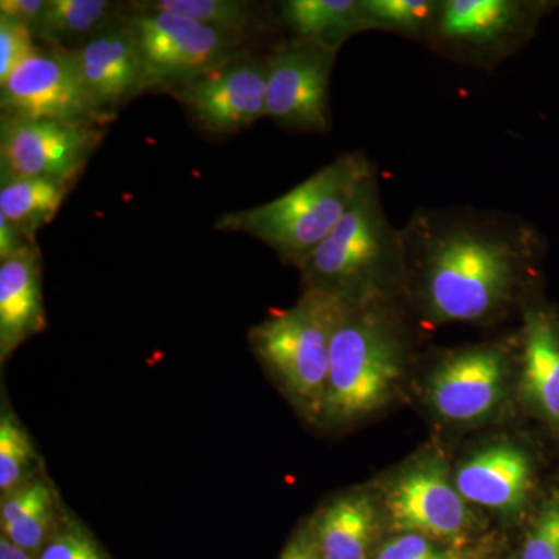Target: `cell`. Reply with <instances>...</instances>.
<instances>
[{
    "mask_svg": "<svg viewBox=\"0 0 559 559\" xmlns=\"http://www.w3.org/2000/svg\"><path fill=\"white\" fill-rule=\"evenodd\" d=\"M401 237L404 286L432 323L499 318L535 280L547 245L528 221L473 207L419 209Z\"/></svg>",
    "mask_w": 559,
    "mask_h": 559,
    "instance_id": "1",
    "label": "cell"
},
{
    "mask_svg": "<svg viewBox=\"0 0 559 559\" xmlns=\"http://www.w3.org/2000/svg\"><path fill=\"white\" fill-rule=\"evenodd\" d=\"M406 364V337L393 299L341 300L330 342L320 423L340 426L380 409Z\"/></svg>",
    "mask_w": 559,
    "mask_h": 559,
    "instance_id": "2",
    "label": "cell"
},
{
    "mask_svg": "<svg viewBox=\"0 0 559 559\" xmlns=\"http://www.w3.org/2000/svg\"><path fill=\"white\" fill-rule=\"evenodd\" d=\"M297 270L305 289L344 301L393 299L403 288V237L382 205L378 173Z\"/></svg>",
    "mask_w": 559,
    "mask_h": 559,
    "instance_id": "3",
    "label": "cell"
},
{
    "mask_svg": "<svg viewBox=\"0 0 559 559\" xmlns=\"http://www.w3.org/2000/svg\"><path fill=\"white\" fill-rule=\"evenodd\" d=\"M377 173L366 153L341 154L282 197L221 216L216 229L249 235L299 267L340 224L364 183Z\"/></svg>",
    "mask_w": 559,
    "mask_h": 559,
    "instance_id": "4",
    "label": "cell"
},
{
    "mask_svg": "<svg viewBox=\"0 0 559 559\" xmlns=\"http://www.w3.org/2000/svg\"><path fill=\"white\" fill-rule=\"evenodd\" d=\"M340 305L336 297L304 289L294 307L271 311L249 330L253 355L308 421L322 418Z\"/></svg>",
    "mask_w": 559,
    "mask_h": 559,
    "instance_id": "5",
    "label": "cell"
},
{
    "mask_svg": "<svg viewBox=\"0 0 559 559\" xmlns=\"http://www.w3.org/2000/svg\"><path fill=\"white\" fill-rule=\"evenodd\" d=\"M557 9V0H444L428 44L451 60L495 69Z\"/></svg>",
    "mask_w": 559,
    "mask_h": 559,
    "instance_id": "6",
    "label": "cell"
},
{
    "mask_svg": "<svg viewBox=\"0 0 559 559\" xmlns=\"http://www.w3.org/2000/svg\"><path fill=\"white\" fill-rule=\"evenodd\" d=\"M135 9L139 13L127 22L142 61L146 91L176 90L242 53L238 36L178 14Z\"/></svg>",
    "mask_w": 559,
    "mask_h": 559,
    "instance_id": "7",
    "label": "cell"
},
{
    "mask_svg": "<svg viewBox=\"0 0 559 559\" xmlns=\"http://www.w3.org/2000/svg\"><path fill=\"white\" fill-rule=\"evenodd\" d=\"M94 124L2 114L0 173L75 183L106 132Z\"/></svg>",
    "mask_w": 559,
    "mask_h": 559,
    "instance_id": "8",
    "label": "cell"
},
{
    "mask_svg": "<svg viewBox=\"0 0 559 559\" xmlns=\"http://www.w3.org/2000/svg\"><path fill=\"white\" fill-rule=\"evenodd\" d=\"M337 51L310 40L280 43L266 57V117L283 130H330V86Z\"/></svg>",
    "mask_w": 559,
    "mask_h": 559,
    "instance_id": "9",
    "label": "cell"
},
{
    "mask_svg": "<svg viewBox=\"0 0 559 559\" xmlns=\"http://www.w3.org/2000/svg\"><path fill=\"white\" fill-rule=\"evenodd\" d=\"M2 114L106 127L92 105L68 50L39 47L0 84Z\"/></svg>",
    "mask_w": 559,
    "mask_h": 559,
    "instance_id": "10",
    "label": "cell"
},
{
    "mask_svg": "<svg viewBox=\"0 0 559 559\" xmlns=\"http://www.w3.org/2000/svg\"><path fill=\"white\" fill-rule=\"evenodd\" d=\"M266 57L242 53L170 91L202 130L231 134L266 117Z\"/></svg>",
    "mask_w": 559,
    "mask_h": 559,
    "instance_id": "11",
    "label": "cell"
},
{
    "mask_svg": "<svg viewBox=\"0 0 559 559\" xmlns=\"http://www.w3.org/2000/svg\"><path fill=\"white\" fill-rule=\"evenodd\" d=\"M447 466L425 460L404 471L389 489L385 511L390 527L400 535L425 536L437 543H452L466 535L471 511Z\"/></svg>",
    "mask_w": 559,
    "mask_h": 559,
    "instance_id": "12",
    "label": "cell"
},
{
    "mask_svg": "<svg viewBox=\"0 0 559 559\" xmlns=\"http://www.w3.org/2000/svg\"><path fill=\"white\" fill-rule=\"evenodd\" d=\"M510 373V353L502 345L459 349L432 370L426 396L448 421H481L502 403Z\"/></svg>",
    "mask_w": 559,
    "mask_h": 559,
    "instance_id": "13",
    "label": "cell"
},
{
    "mask_svg": "<svg viewBox=\"0 0 559 559\" xmlns=\"http://www.w3.org/2000/svg\"><path fill=\"white\" fill-rule=\"evenodd\" d=\"M92 105L112 120L117 109L145 92L142 61L127 20L68 50Z\"/></svg>",
    "mask_w": 559,
    "mask_h": 559,
    "instance_id": "14",
    "label": "cell"
},
{
    "mask_svg": "<svg viewBox=\"0 0 559 559\" xmlns=\"http://www.w3.org/2000/svg\"><path fill=\"white\" fill-rule=\"evenodd\" d=\"M535 468L528 452L511 443L491 444L465 460L454 484L466 502L502 514L522 510L532 492Z\"/></svg>",
    "mask_w": 559,
    "mask_h": 559,
    "instance_id": "15",
    "label": "cell"
},
{
    "mask_svg": "<svg viewBox=\"0 0 559 559\" xmlns=\"http://www.w3.org/2000/svg\"><path fill=\"white\" fill-rule=\"evenodd\" d=\"M522 319V400L559 433V316L540 301H528Z\"/></svg>",
    "mask_w": 559,
    "mask_h": 559,
    "instance_id": "16",
    "label": "cell"
},
{
    "mask_svg": "<svg viewBox=\"0 0 559 559\" xmlns=\"http://www.w3.org/2000/svg\"><path fill=\"white\" fill-rule=\"evenodd\" d=\"M46 329L43 260L32 245L0 261V364Z\"/></svg>",
    "mask_w": 559,
    "mask_h": 559,
    "instance_id": "17",
    "label": "cell"
},
{
    "mask_svg": "<svg viewBox=\"0 0 559 559\" xmlns=\"http://www.w3.org/2000/svg\"><path fill=\"white\" fill-rule=\"evenodd\" d=\"M323 559H370L380 533V510L367 491L331 500L308 522Z\"/></svg>",
    "mask_w": 559,
    "mask_h": 559,
    "instance_id": "18",
    "label": "cell"
},
{
    "mask_svg": "<svg viewBox=\"0 0 559 559\" xmlns=\"http://www.w3.org/2000/svg\"><path fill=\"white\" fill-rule=\"evenodd\" d=\"M278 21L293 33V39L334 51L367 32L360 0H286L278 5Z\"/></svg>",
    "mask_w": 559,
    "mask_h": 559,
    "instance_id": "19",
    "label": "cell"
},
{
    "mask_svg": "<svg viewBox=\"0 0 559 559\" xmlns=\"http://www.w3.org/2000/svg\"><path fill=\"white\" fill-rule=\"evenodd\" d=\"M70 190L72 183L61 180L0 173V215L35 240L36 234L57 218Z\"/></svg>",
    "mask_w": 559,
    "mask_h": 559,
    "instance_id": "20",
    "label": "cell"
},
{
    "mask_svg": "<svg viewBox=\"0 0 559 559\" xmlns=\"http://www.w3.org/2000/svg\"><path fill=\"white\" fill-rule=\"evenodd\" d=\"M119 11L109 0H49L35 35L47 47L73 50L121 21Z\"/></svg>",
    "mask_w": 559,
    "mask_h": 559,
    "instance_id": "21",
    "label": "cell"
},
{
    "mask_svg": "<svg viewBox=\"0 0 559 559\" xmlns=\"http://www.w3.org/2000/svg\"><path fill=\"white\" fill-rule=\"evenodd\" d=\"M46 471L28 430L11 407L2 388L0 401V498Z\"/></svg>",
    "mask_w": 559,
    "mask_h": 559,
    "instance_id": "22",
    "label": "cell"
},
{
    "mask_svg": "<svg viewBox=\"0 0 559 559\" xmlns=\"http://www.w3.org/2000/svg\"><path fill=\"white\" fill-rule=\"evenodd\" d=\"M367 32H389L428 43L441 2L437 0H360Z\"/></svg>",
    "mask_w": 559,
    "mask_h": 559,
    "instance_id": "23",
    "label": "cell"
},
{
    "mask_svg": "<svg viewBox=\"0 0 559 559\" xmlns=\"http://www.w3.org/2000/svg\"><path fill=\"white\" fill-rule=\"evenodd\" d=\"M142 7L189 17L191 21L241 39L246 33L255 31L259 24L253 3L242 0H153L142 3Z\"/></svg>",
    "mask_w": 559,
    "mask_h": 559,
    "instance_id": "24",
    "label": "cell"
},
{
    "mask_svg": "<svg viewBox=\"0 0 559 559\" xmlns=\"http://www.w3.org/2000/svg\"><path fill=\"white\" fill-rule=\"evenodd\" d=\"M36 559H112L97 536L72 510L66 509L60 524Z\"/></svg>",
    "mask_w": 559,
    "mask_h": 559,
    "instance_id": "25",
    "label": "cell"
},
{
    "mask_svg": "<svg viewBox=\"0 0 559 559\" xmlns=\"http://www.w3.org/2000/svg\"><path fill=\"white\" fill-rule=\"evenodd\" d=\"M62 499L47 471L0 498V528L58 506Z\"/></svg>",
    "mask_w": 559,
    "mask_h": 559,
    "instance_id": "26",
    "label": "cell"
},
{
    "mask_svg": "<svg viewBox=\"0 0 559 559\" xmlns=\"http://www.w3.org/2000/svg\"><path fill=\"white\" fill-rule=\"evenodd\" d=\"M520 559H559V491L544 500L535 514Z\"/></svg>",
    "mask_w": 559,
    "mask_h": 559,
    "instance_id": "27",
    "label": "cell"
},
{
    "mask_svg": "<svg viewBox=\"0 0 559 559\" xmlns=\"http://www.w3.org/2000/svg\"><path fill=\"white\" fill-rule=\"evenodd\" d=\"M36 39L35 32L27 25L0 16V84L39 49Z\"/></svg>",
    "mask_w": 559,
    "mask_h": 559,
    "instance_id": "28",
    "label": "cell"
},
{
    "mask_svg": "<svg viewBox=\"0 0 559 559\" xmlns=\"http://www.w3.org/2000/svg\"><path fill=\"white\" fill-rule=\"evenodd\" d=\"M374 559H463L451 547L443 546L437 540L425 538V536L404 535L395 536L388 540L381 550H378Z\"/></svg>",
    "mask_w": 559,
    "mask_h": 559,
    "instance_id": "29",
    "label": "cell"
},
{
    "mask_svg": "<svg viewBox=\"0 0 559 559\" xmlns=\"http://www.w3.org/2000/svg\"><path fill=\"white\" fill-rule=\"evenodd\" d=\"M49 0H2L0 2V16L27 25L36 32Z\"/></svg>",
    "mask_w": 559,
    "mask_h": 559,
    "instance_id": "30",
    "label": "cell"
},
{
    "mask_svg": "<svg viewBox=\"0 0 559 559\" xmlns=\"http://www.w3.org/2000/svg\"><path fill=\"white\" fill-rule=\"evenodd\" d=\"M36 245L35 240L22 234L20 229L0 215V261L9 259L27 246Z\"/></svg>",
    "mask_w": 559,
    "mask_h": 559,
    "instance_id": "31",
    "label": "cell"
},
{
    "mask_svg": "<svg viewBox=\"0 0 559 559\" xmlns=\"http://www.w3.org/2000/svg\"><path fill=\"white\" fill-rule=\"evenodd\" d=\"M280 559H323L316 547L308 524L293 536Z\"/></svg>",
    "mask_w": 559,
    "mask_h": 559,
    "instance_id": "32",
    "label": "cell"
},
{
    "mask_svg": "<svg viewBox=\"0 0 559 559\" xmlns=\"http://www.w3.org/2000/svg\"><path fill=\"white\" fill-rule=\"evenodd\" d=\"M0 559H36V557L14 546L5 536L0 535Z\"/></svg>",
    "mask_w": 559,
    "mask_h": 559,
    "instance_id": "33",
    "label": "cell"
}]
</instances>
